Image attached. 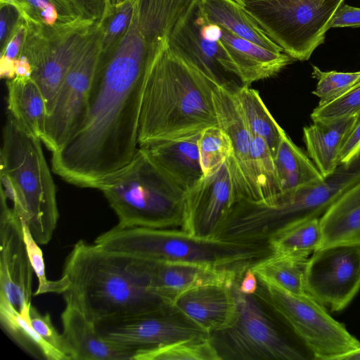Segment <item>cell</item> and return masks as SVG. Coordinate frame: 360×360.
Here are the masks:
<instances>
[{"mask_svg":"<svg viewBox=\"0 0 360 360\" xmlns=\"http://www.w3.org/2000/svg\"><path fill=\"white\" fill-rule=\"evenodd\" d=\"M65 305L95 325L172 304L155 287L148 260L107 250L80 240L68 255Z\"/></svg>","mask_w":360,"mask_h":360,"instance_id":"1","label":"cell"},{"mask_svg":"<svg viewBox=\"0 0 360 360\" xmlns=\"http://www.w3.org/2000/svg\"><path fill=\"white\" fill-rule=\"evenodd\" d=\"M217 85L168 45L157 54L146 82L138 146L179 139L217 126L212 91Z\"/></svg>","mask_w":360,"mask_h":360,"instance_id":"2","label":"cell"},{"mask_svg":"<svg viewBox=\"0 0 360 360\" xmlns=\"http://www.w3.org/2000/svg\"><path fill=\"white\" fill-rule=\"evenodd\" d=\"M41 141L8 114L0 155L1 195L12 203L35 241L46 245L56 228L58 210Z\"/></svg>","mask_w":360,"mask_h":360,"instance_id":"3","label":"cell"},{"mask_svg":"<svg viewBox=\"0 0 360 360\" xmlns=\"http://www.w3.org/2000/svg\"><path fill=\"white\" fill-rule=\"evenodd\" d=\"M92 188L104 194L119 219L117 227L183 230L186 191L143 148Z\"/></svg>","mask_w":360,"mask_h":360,"instance_id":"4","label":"cell"},{"mask_svg":"<svg viewBox=\"0 0 360 360\" xmlns=\"http://www.w3.org/2000/svg\"><path fill=\"white\" fill-rule=\"evenodd\" d=\"M94 243L107 250L161 262L200 264L243 274L273 252L268 243H243L194 236L182 229L120 228Z\"/></svg>","mask_w":360,"mask_h":360,"instance_id":"5","label":"cell"},{"mask_svg":"<svg viewBox=\"0 0 360 360\" xmlns=\"http://www.w3.org/2000/svg\"><path fill=\"white\" fill-rule=\"evenodd\" d=\"M236 312L231 324L209 334L220 360H304L310 353L255 295L234 285ZM311 355V354H310Z\"/></svg>","mask_w":360,"mask_h":360,"instance_id":"6","label":"cell"},{"mask_svg":"<svg viewBox=\"0 0 360 360\" xmlns=\"http://www.w3.org/2000/svg\"><path fill=\"white\" fill-rule=\"evenodd\" d=\"M257 277L255 295L301 342L312 359L340 360L360 346L345 325L309 295L295 294L262 276Z\"/></svg>","mask_w":360,"mask_h":360,"instance_id":"7","label":"cell"},{"mask_svg":"<svg viewBox=\"0 0 360 360\" xmlns=\"http://www.w3.org/2000/svg\"><path fill=\"white\" fill-rule=\"evenodd\" d=\"M345 0H252L243 6L292 59L308 60L323 43L330 22Z\"/></svg>","mask_w":360,"mask_h":360,"instance_id":"8","label":"cell"},{"mask_svg":"<svg viewBox=\"0 0 360 360\" xmlns=\"http://www.w3.org/2000/svg\"><path fill=\"white\" fill-rule=\"evenodd\" d=\"M99 22L67 73L48 116L41 141L52 153L65 146L86 117L89 93L101 51Z\"/></svg>","mask_w":360,"mask_h":360,"instance_id":"9","label":"cell"},{"mask_svg":"<svg viewBox=\"0 0 360 360\" xmlns=\"http://www.w3.org/2000/svg\"><path fill=\"white\" fill-rule=\"evenodd\" d=\"M167 45L217 84H238L240 82L229 52L221 39L219 26L206 18L199 0L193 1L175 25Z\"/></svg>","mask_w":360,"mask_h":360,"instance_id":"10","label":"cell"},{"mask_svg":"<svg viewBox=\"0 0 360 360\" xmlns=\"http://www.w3.org/2000/svg\"><path fill=\"white\" fill-rule=\"evenodd\" d=\"M304 288L331 311L344 309L360 290V244L315 250L307 262Z\"/></svg>","mask_w":360,"mask_h":360,"instance_id":"11","label":"cell"},{"mask_svg":"<svg viewBox=\"0 0 360 360\" xmlns=\"http://www.w3.org/2000/svg\"><path fill=\"white\" fill-rule=\"evenodd\" d=\"M97 23H89L51 38L27 27L20 55L24 56L31 64V77L43 94L48 116L67 73L86 46Z\"/></svg>","mask_w":360,"mask_h":360,"instance_id":"12","label":"cell"},{"mask_svg":"<svg viewBox=\"0 0 360 360\" xmlns=\"http://www.w3.org/2000/svg\"><path fill=\"white\" fill-rule=\"evenodd\" d=\"M104 338L136 352L209 334L172 304L161 308L96 325Z\"/></svg>","mask_w":360,"mask_h":360,"instance_id":"13","label":"cell"},{"mask_svg":"<svg viewBox=\"0 0 360 360\" xmlns=\"http://www.w3.org/2000/svg\"><path fill=\"white\" fill-rule=\"evenodd\" d=\"M33 273L22 221L1 195L0 297L28 321Z\"/></svg>","mask_w":360,"mask_h":360,"instance_id":"14","label":"cell"},{"mask_svg":"<svg viewBox=\"0 0 360 360\" xmlns=\"http://www.w3.org/2000/svg\"><path fill=\"white\" fill-rule=\"evenodd\" d=\"M240 200L229 159L214 173L203 176L186 192L183 230L214 239L226 212Z\"/></svg>","mask_w":360,"mask_h":360,"instance_id":"15","label":"cell"},{"mask_svg":"<svg viewBox=\"0 0 360 360\" xmlns=\"http://www.w3.org/2000/svg\"><path fill=\"white\" fill-rule=\"evenodd\" d=\"M238 84L214 86L212 100L218 126L229 136L233 154L229 158L240 199L259 200L252 162L253 136L237 98Z\"/></svg>","mask_w":360,"mask_h":360,"instance_id":"16","label":"cell"},{"mask_svg":"<svg viewBox=\"0 0 360 360\" xmlns=\"http://www.w3.org/2000/svg\"><path fill=\"white\" fill-rule=\"evenodd\" d=\"M172 304L208 334L229 326L237 306L233 286L223 284L191 288L177 295Z\"/></svg>","mask_w":360,"mask_h":360,"instance_id":"17","label":"cell"},{"mask_svg":"<svg viewBox=\"0 0 360 360\" xmlns=\"http://www.w3.org/2000/svg\"><path fill=\"white\" fill-rule=\"evenodd\" d=\"M61 319L70 360H134L135 350L102 337L95 323L78 309L65 305Z\"/></svg>","mask_w":360,"mask_h":360,"instance_id":"18","label":"cell"},{"mask_svg":"<svg viewBox=\"0 0 360 360\" xmlns=\"http://www.w3.org/2000/svg\"><path fill=\"white\" fill-rule=\"evenodd\" d=\"M148 261L155 288L171 302L179 294L198 286H233L243 275L196 264Z\"/></svg>","mask_w":360,"mask_h":360,"instance_id":"19","label":"cell"},{"mask_svg":"<svg viewBox=\"0 0 360 360\" xmlns=\"http://www.w3.org/2000/svg\"><path fill=\"white\" fill-rule=\"evenodd\" d=\"M0 3L15 6L28 27L49 38L95 22L86 18L75 0H0Z\"/></svg>","mask_w":360,"mask_h":360,"instance_id":"20","label":"cell"},{"mask_svg":"<svg viewBox=\"0 0 360 360\" xmlns=\"http://www.w3.org/2000/svg\"><path fill=\"white\" fill-rule=\"evenodd\" d=\"M219 26L220 37L227 48L243 85L271 77L292 62L284 52L269 50Z\"/></svg>","mask_w":360,"mask_h":360,"instance_id":"21","label":"cell"},{"mask_svg":"<svg viewBox=\"0 0 360 360\" xmlns=\"http://www.w3.org/2000/svg\"><path fill=\"white\" fill-rule=\"evenodd\" d=\"M199 134L141 147L186 191L203 176L200 162Z\"/></svg>","mask_w":360,"mask_h":360,"instance_id":"22","label":"cell"},{"mask_svg":"<svg viewBox=\"0 0 360 360\" xmlns=\"http://www.w3.org/2000/svg\"><path fill=\"white\" fill-rule=\"evenodd\" d=\"M319 248L360 244V182L340 195L321 216Z\"/></svg>","mask_w":360,"mask_h":360,"instance_id":"23","label":"cell"},{"mask_svg":"<svg viewBox=\"0 0 360 360\" xmlns=\"http://www.w3.org/2000/svg\"><path fill=\"white\" fill-rule=\"evenodd\" d=\"M356 117L328 123L314 122L303 128L307 154L324 178L333 174L340 165V150Z\"/></svg>","mask_w":360,"mask_h":360,"instance_id":"24","label":"cell"},{"mask_svg":"<svg viewBox=\"0 0 360 360\" xmlns=\"http://www.w3.org/2000/svg\"><path fill=\"white\" fill-rule=\"evenodd\" d=\"M6 85L9 114L27 131L41 141L48 113L40 88L32 77H15L8 79Z\"/></svg>","mask_w":360,"mask_h":360,"instance_id":"25","label":"cell"},{"mask_svg":"<svg viewBox=\"0 0 360 360\" xmlns=\"http://www.w3.org/2000/svg\"><path fill=\"white\" fill-rule=\"evenodd\" d=\"M206 18L236 35L277 52H284L236 0H199Z\"/></svg>","mask_w":360,"mask_h":360,"instance_id":"26","label":"cell"},{"mask_svg":"<svg viewBox=\"0 0 360 360\" xmlns=\"http://www.w3.org/2000/svg\"><path fill=\"white\" fill-rule=\"evenodd\" d=\"M274 158L282 193L316 185L325 179L314 163L285 131Z\"/></svg>","mask_w":360,"mask_h":360,"instance_id":"27","label":"cell"},{"mask_svg":"<svg viewBox=\"0 0 360 360\" xmlns=\"http://www.w3.org/2000/svg\"><path fill=\"white\" fill-rule=\"evenodd\" d=\"M193 1L135 0V13L151 39L158 46H164Z\"/></svg>","mask_w":360,"mask_h":360,"instance_id":"28","label":"cell"},{"mask_svg":"<svg viewBox=\"0 0 360 360\" xmlns=\"http://www.w3.org/2000/svg\"><path fill=\"white\" fill-rule=\"evenodd\" d=\"M321 240L320 217H306L282 228L268 244L273 254L307 260L319 249Z\"/></svg>","mask_w":360,"mask_h":360,"instance_id":"29","label":"cell"},{"mask_svg":"<svg viewBox=\"0 0 360 360\" xmlns=\"http://www.w3.org/2000/svg\"><path fill=\"white\" fill-rule=\"evenodd\" d=\"M235 91L252 136L264 139L274 155L285 131L271 115L257 90L241 84L236 86Z\"/></svg>","mask_w":360,"mask_h":360,"instance_id":"30","label":"cell"},{"mask_svg":"<svg viewBox=\"0 0 360 360\" xmlns=\"http://www.w3.org/2000/svg\"><path fill=\"white\" fill-rule=\"evenodd\" d=\"M1 324L6 333L25 351L37 359L68 360V357L46 342L25 319L4 298L0 297Z\"/></svg>","mask_w":360,"mask_h":360,"instance_id":"31","label":"cell"},{"mask_svg":"<svg viewBox=\"0 0 360 360\" xmlns=\"http://www.w3.org/2000/svg\"><path fill=\"white\" fill-rule=\"evenodd\" d=\"M308 260V259H307ZM307 260L271 254L251 266L258 276L295 294L307 293L304 274Z\"/></svg>","mask_w":360,"mask_h":360,"instance_id":"32","label":"cell"},{"mask_svg":"<svg viewBox=\"0 0 360 360\" xmlns=\"http://www.w3.org/2000/svg\"><path fill=\"white\" fill-rule=\"evenodd\" d=\"M134 360H220L209 336L176 341L138 351Z\"/></svg>","mask_w":360,"mask_h":360,"instance_id":"33","label":"cell"},{"mask_svg":"<svg viewBox=\"0 0 360 360\" xmlns=\"http://www.w3.org/2000/svg\"><path fill=\"white\" fill-rule=\"evenodd\" d=\"M251 155L259 200L270 201L282 193L273 153L264 139L253 136Z\"/></svg>","mask_w":360,"mask_h":360,"instance_id":"34","label":"cell"},{"mask_svg":"<svg viewBox=\"0 0 360 360\" xmlns=\"http://www.w3.org/2000/svg\"><path fill=\"white\" fill-rule=\"evenodd\" d=\"M198 145L204 176L216 172L233 154L229 136L218 125L202 130L200 134Z\"/></svg>","mask_w":360,"mask_h":360,"instance_id":"35","label":"cell"},{"mask_svg":"<svg viewBox=\"0 0 360 360\" xmlns=\"http://www.w3.org/2000/svg\"><path fill=\"white\" fill-rule=\"evenodd\" d=\"M135 0H126L101 20V55L111 53L127 32L133 17Z\"/></svg>","mask_w":360,"mask_h":360,"instance_id":"36","label":"cell"},{"mask_svg":"<svg viewBox=\"0 0 360 360\" xmlns=\"http://www.w3.org/2000/svg\"><path fill=\"white\" fill-rule=\"evenodd\" d=\"M312 76L318 80L316 87L312 94L319 98V105L340 97L360 82V71L323 72L313 65Z\"/></svg>","mask_w":360,"mask_h":360,"instance_id":"37","label":"cell"},{"mask_svg":"<svg viewBox=\"0 0 360 360\" xmlns=\"http://www.w3.org/2000/svg\"><path fill=\"white\" fill-rule=\"evenodd\" d=\"M359 113L360 82L333 101L318 105L311 113V119L314 122L328 123L357 116Z\"/></svg>","mask_w":360,"mask_h":360,"instance_id":"38","label":"cell"},{"mask_svg":"<svg viewBox=\"0 0 360 360\" xmlns=\"http://www.w3.org/2000/svg\"><path fill=\"white\" fill-rule=\"evenodd\" d=\"M22 223L28 255L39 283L34 295L37 296L48 292L63 294L69 285L68 280L63 276L57 281H49L46 278L42 251L39 247V244L34 239L26 224L22 221Z\"/></svg>","mask_w":360,"mask_h":360,"instance_id":"39","label":"cell"},{"mask_svg":"<svg viewBox=\"0 0 360 360\" xmlns=\"http://www.w3.org/2000/svg\"><path fill=\"white\" fill-rule=\"evenodd\" d=\"M30 322L34 330L46 342L64 354L68 360H70L66 352L62 334L58 333L53 326L49 314H41L31 305Z\"/></svg>","mask_w":360,"mask_h":360,"instance_id":"40","label":"cell"},{"mask_svg":"<svg viewBox=\"0 0 360 360\" xmlns=\"http://www.w3.org/2000/svg\"><path fill=\"white\" fill-rule=\"evenodd\" d=\"M23 20L15 6L0 3V46L2 51Z\"/></svg>","mask_w":360,"mask_h":360,"instance_id":"41","label":"cell"},{"mask_svg":"<svg viewBox=\"0 0 360 360\" xmlns=\"http://www.w3.org/2000/svg\"><path fill=\"white\" fill-rule=\"evenodd\" d=\"M345 27H360V8L353 7L343 3L337 9L330 22L329 29Z\"/></svg>","mask_w":360,"mask_h":360,"instance_id":"42","label":"cell"},{"mask_svg":"<svg viewBox=\"0 0 360 360\" xmlns=\"http://www.w3.org/2000/svg\"><path fill=\"white\" fill-rule=\"evenodd\" d=\"M360 149V113L347 134L339 154L340 164L349 162Z\"/></svg>","mask_w":360,"mask_h":360,"instance_id":"43","label":"cell"},{"mask_svg":"<svg viewBox=\"0 0 360 360\" xmlns=\"http://www.w3.org/2000/svg\"><path fill=\"white\" fill-rule=\"evenodd\" d=\"M26 34L27 25L22 20L6 46L1 51V58L15 62L21 53Z\"/></svg>","mask_w":360,"mask_h":360,"instance_id":"44","label":"cell"},{"mask_svg":"<svg viewBox=\"0 0 360 360\" xmlns=\"http://www.w3.org/2000/svg\"><path fill=\"white\" fill-rule=\"evenodd\" d=\"M89 20L99 22L106 11V0H75Z\"/></svg>","mask_w":360,"mask_h":360,"instance_id":"45","label":"cell"},{"mask_svg":"<svg viewBox=\"0 0 360 360\" xmlns=\"http://www.w3.org/2000/svg\"><path fill=\"white\" fill-rule=\"evenodd\" d=\"M233 285L242 294L255 295L257 289L258 281L257 275L251 266L245 271Z\"/></svg>","mask_w":360,"mask_h":360,"instance_id":"46","label":"cell"},{"mask_svg":"<svg viewBox=\"0 0 360 360\" xmlns=\"http://www.w3.org/2000/svg\"><path fill=\"white\" fill-rule=\"evenodd\" d=\"M15 77L28 78L32 77V68L29 60L22 55H20L15 61Z\"/></svg>","mask_w":360,"mask_h":360,"instance_id":"47","label":"cell"},{"mask_svg":"<svg viewBox=\"0 0 360 360\" xmlns=\"http://www.w3.org/2000/svg\"><path fill=\"white\" fill-rule=\"evenodd\" d=\"M340 360H360V346L356 349L343 355Z\"/></svg>","mask_w":360,"mask_h":360,"instance_id":"48","label":"cell"},{"mask_svg":"<svg viewBox=\"0 0 360 360\" xmlns=\"http://www.w3.org/2000/svg\"><path fill=\"white\" fill-rule=\"evenodd\" d=\"M124 1L126 0H106V11L102 19H103L106 15H108L115 6L122 4Z\"/></svg>","mask_w":360,"mask_h":360,"instance_id":"49","label":"cell"},{"mask_svg":"<svg viewBox=\"0 0 360 360\" xmlns=\"http://www.w3.org/2000/svg\"><path fill=\"white\" fill-rule=\"evenodd\" d=\"M238 2H239L240 4L243 5L245 3L248 1H250L252 0H236Z\"/></svg>","mask_w":360,"mask_h":360,"instance_id":"50","label":"cell"}]
</instances>
